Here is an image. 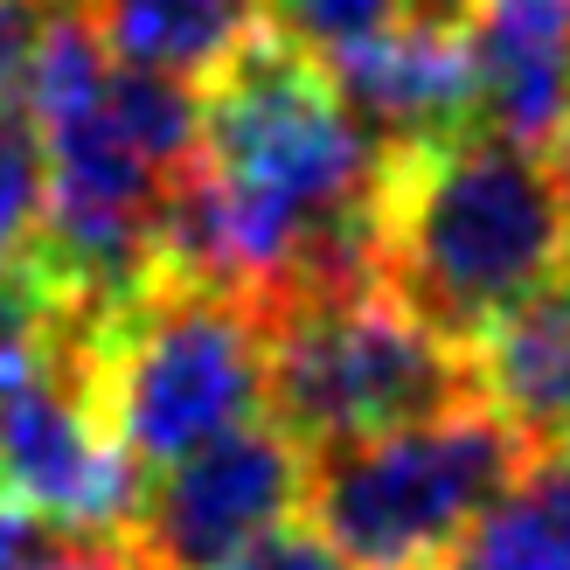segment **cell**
Instances as JSON below:
<instances>
[{"label": "cell", "instance_id": "277c9868", "mask_svg": "<svg viewBox=\"0 0 570 570\" xmlns=\"http://www.w3.org/2000/svg\"><path fill=\"white\" fill-rule=\"evenodd\" d=\"M265 313H272V424H285L306 452H334L473 404L466 348L432 321H417L383 278L278 299Z\"/></svg>", "mask_w": 570, "mask_h": 570}, {"label": "cell", "instance_id": "6da1fadb", "mask_svg": "<svg viewBox=\"0 0 570 570\" xmlns=\"http://www.w3.org/2000/svg\"><path fill=\"white\" fill-rule=\"evenodd\" d=\"M570 272V181L488 126L390 147L376 181V278L466 341Z\"/></svg>", "mask_w": 570, "mask_h": 570}, {"label": "cell", "instance_id": "30bf717a", "mask_svg": "<svg viewBox=\"0 0 570 570\" xmlns=\"http://www.w3.org/2000/svg\"><path fill=\"white\" fill-rule=\"evenodd\" d=\"M77 14L98 28L111 63L181 77L195 91L272 28L265 0H77Z\"/></svg>", "mask_w": 570, "mask_h": 570}, {"label": "cell", "instance_id": "8fae6325", "mask_svg": "<svg viewBox=\"0 0 570 570\" xmlns=\"http://www.w3.org/2000/svg\"><path fill=\"white\" fill-rule=\"evenodd\" d=\"M460 570H570V445L535 452L488 522L452 557Z\"/></svg>", "mask_w": 570, "mask_h": 570}, {"label": "cell", "instance_id": "52a82bcc", "mask_svg": "<svg viewBox=\"0 0 570 570\" xmlns=\"http://www.w3.org/2000/svg\"><path fill=\"white\" fill-rule=\"evenodd\" d=\"M341 105L376 147H424V139L466 132L473 126V56L460 21H424L404 14L383 36L355 42L327 63Z\"/></svg>", "mask_w": 570, "mask_h": 570}, {"label": "cell", "instance_id": "3957f363", "mask_svg": "<svg viewBox=\"0 0 570 570\" xmlns=\"http://www.w3.org/2000/svg\"><path fill=\"white\" fill-rule=\"evenodd\" d=\"M529 460L535 445L473 396L460 411L313 452L306 522L355 570H445Z\"/></svg>", "mask_w": 570, "mask_h": 570}, {"label": "cell", "instance_id": "8992f818", "mask_svg": "<svg viewBox=\"0 0 570 570\" xmlns=\"http://www.w3.org/2000/svg\"><path fill=\"white\" fill-rule=\"evenodd\" d=\"M313 452L285 424H244V432L203 445L195 460L167 466L132 515V550L147 570H230L250 543L278 535L306 508Z\"/></svg>", "mask_w": 570, "mask_h": 570}, {"label": "cell", "instance_id": "7c38bea8", "mask_svg": "<svg viewBox=\"0 0 570 570\" xmlns=\"http://www.w3.org/2000/svg\"><path fill=\"white\" fill-rule=\"evenodd\" d=\"M265 14H272V36L306 49L313 63H334L355 42L383 36L390 21H404V0H265Z\"/></svg>", "mask_w": 570, "mask_h": 570}, {"label": "cell", "instance_id": "ba28073f", "mask_svg": "<svg viewBox=\"0 0 570 570\" xmlns=\"http://www.w3.org/2000/svg\"><path fill=\"white\" fill-rule=\"evenodd\" d=\"M460 36L473 56V119L557 154L570 139V0H466Z\"/></svg>", "mask_w": 570, "mask_h": 570}, {"label": "cell", "instance_id": "4fadbf2b", "mask_svg": "<svg viewBox=\"0 0 570 570\" xmlns=\"http://www.w3.org/2000/svg\"><path fill=\"white\" fill-rule=\"evenodd\" d=\"M49 203V167L28 126H0V285H8L28 258V244L42 230Z\"/></svg>", "mask_w": 570, "mask_h": 570}, {"label": "cell", "instance_id": "9a60e30c", "mask_svg": "<svg viewBox=\"0 0 570 570\" xmlns=\"http://www.w3.org/2000/svg\"><path fill=\"white\" fill-rule=\"evenodd\" d=\"M42 8L36 0H0V126H14V111L28 105V63L42 42Z\"/></svg>", "mask_w": 570, "mask_h": 570}, {"label": "cell", "instance_id": "5bb4252c", "mask_svg": "<svg viewBox=\"0 0 570 570\" xmlns=\"http://www.w3.org/2000/svg\"><path fill=\"white\" fill-rule=\"evenodd\" d=\"M0 570H147L132 535H83V529H49L28 522Z\"/></svg>", "mask_w": 570, "mask_h": 570}, {"label": "cell", "instance_id": "9c48e42d", "mask_svg": "<svg viewBox=\"0 0 570 570\" xmlns=\"http://www.w3.org/2000/svg\"><path fill=\"white\" fill-rule=\"evenodd\" d=\"M473 396L550 452L570 445V272L466 341Z\"/></svg>", "mask_w": 570, "mask_h": 570}, {"label": "cell", "instance_id": "2e32d148", "mask_svg": "<svg viewBox=\"0 0 570 570\" xmlns=\"http://www.w3.org/2000/svg\"><path fill=\"white\" fill-rule=\"evenodd\" d=\"M230 570H355L348 557H341L334 543L313 522H285L278 535H265V543H250Z\"/></svg>", "mask_w": 570, "mask_h": 570}, {"label": "cell", "instance_id": "5b68a950", "mask_svg": "<svg viewBox=\"0 0 570 570\" xmlns=\"http://www.w3.org/2000/svg\"><path fill=\"white\" fill-rule=\"evenodd\" d=\"M139 494V466L98 411L70 334L49 327L0 376V501L49 529L126 535Z\"/></svg>", "mask_w": 570, "mask_h": 570}, {"label": "cell", "instance_id": "ac0fdd59", "mask_svg": "<svg viewBox=\"0 0 570 570\" xmlns=\"http://www.w3.org/2000/svg\"><path fill=\"white\" fill-rule=\"evenodd\" d=\"M28 529V515H21V508L14 501H0V563H8V550H14V535Z\"/></svg>", "mask_w": 570, "mask_h": 570}, {"label": "cell", "instance_id": "e0dca14e", "mask_svg": "<svg viewBox=\"0 0 570 570\" xmlns=\"http://www.w3.org/2000/svg\"><path fill=\"white\" fill-rule=\"evenodd\" d=\"M49 334V321H42V306L21 293V278H8L0 285V376H8V368L36 348V341Z\"/></svg>", "mask_w": 570, "mask_h": 570}, {"label": "cell", "instance_id": "7a4b0ae2", "mask_svg": "<svg viewBox=\"0 0 570 570\" xmlns=\"http://www.w3.org/2000/svg\"><path fill=\"white\" fill-rule=\"evenodd\" d=\"M70 348L139 473L181 466L272 411V313L230 285L154 272Z\"/></svg>", "mask_w": 570, "mask_h": 570}]
</instances>
